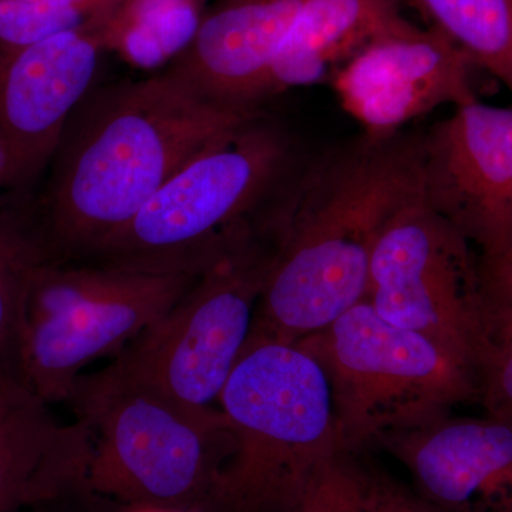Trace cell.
I'll return each instance as SVG.
<instances>
[{"label": "cell", "instance_id": "obj_1", "mask_svg": "<svg viewBox=\"0 0 512 512\" xmlns=\"http://www.w3.org/2000/svg\"><path fill=\"white\" fill-rule=\"evenodd\" d=\"M264 109L205 99L163 72L92 87L33 192L53 264H84L178 171Z\"/></svg>", "mask_w": 512, "mask_h": 512}, {"label": "cell", "instance_id": "obj_2", "mask_svg": "<svg viewBox=\"0 0 512 512\" xmlns=\"http://www.w3.org/2000/svg\"><path fill=\"white\" fill-rule=\"evenodd\" d=\"M421 197V133L362 134L303 157L276 211L274 261L247 345H295L365 301L380 235Z\"/></svg>", "mask_w": 512, "mask_h": 512}, {"label": "cell", "instance_id": "obj_3", "mask_svg": "<svg viewBox=\"0 0 512 512\" xmlns=\"http://www.w3.org/2000/svg\"><path fill=\"white\" fill-rule=\"evenodd\" d=\"M303 157L295 136L264 111L185 165L84 264L201 275L271 231Z\"/></svg>", "mask_w": 512, "mask_h": 512}, {"label": "cell", "instance_id": "obj_4", "mask_svg": "<svg viewBox=\"0 0 512 512\" xmlns=\"http://www.w3.org/2000/svg\"><path fill=\"white\" fill-rule=\"evenodd\" d=\"M92 434L89 487L127 507L205 512L235 451L228 417L104 367L76 380L69 400Z\"/></svg>", "mask_w": 512, "mask_h": 512}, {"label": "cell", "instance_id": "obj_5", "mask_svg": "<svg viewBox=\"0 0 512 512\" xmlns=\"http://www.w3.org/2000/svg\"><path fill=\"white\" fill-rule=\"evenodd\" d=\"M235 451L205 512H293L343 450L322 367L296 345L249 343L220 394Z\"/></svg>", "mask_w": 512, "mask_h": 512}, {"label": "cell", "instance_id": "obj_6", "mask_svg": "<svg viewBox=\"0 0 512 512\" xmlns=\"http://www.w3.org/2000/svg\"><path fill=\"white\" fill-rule=\"evenodd\" d=\"M325 372L343 450L363 453L477 399L473 370L426 336L387 322L362 301L295 343Z\"/></svg>", "mask_w": 512, "mask_h": 512}, {"label": "cell", "instance_id": "obj_7", "mask_svg": "<svg viewBox=\"0 0 512 512\" xmlns=\"http://www.w3.org/2000/svg\"><path fill=\"white\" fill-rule=\"evenodd\" d=\"M200 275L46 264L22 318L25 382L47 404L69 400L84 367L119 355L180 301Z\"/></svg>", "mask_w": 512, "mask_h": 512}, {"label": "cell", "instance_id": "obj_8", "mask_svg": "<svg viewBox=\"0 0 512 512\" xmlns=\"http://www.w3.org/2000/svg\"><path fill=\"white\" fill-rule=\"evenodd\" d=\"M272 237L249 239L205 269L163 318L114 357L111 372L192 406L218 402L251 333L274 261Z\"/></svg>", "mask_w": 512, "mask_h": 512}, {"label": "cell", "instance_id": "obj_9", "mask_svg": "<svg viewBox=\"0 0 512 512\" xmlns=\"http://www.w3.org/2000/svg\"><path fill=\"white\" fill-rule=\"evenodd\" d=\"M365 301L387 322L466 360L480 322V256L423 197L386 225L370 262Z\"/></svg>", "mask_w": 512, "mask_h": 512}, {"label": "cell", "instance_id": "obj_10", "mask_svg": "<svg viewBox=\"0 0 512 512\" xmlns=\"http://www.w3.org/2000/svg\"><path fill=\"white\" fill-rule=\"evenodd\" d=\"M421 190L481 258L512 251L511 107L471 101L421 133Z\"/></svg>", "mask_w": 512, "mask_h": 512}, {"label": "cell", "instance_id": "obj_11", "mask_svg": "<svg viewBox=\"0 0 512 512\" xmlns=\"http://www.w3.org/2000/svg\"><path fill=\"white\" fill-rule=\"evenodd\" d=\"M110 12L28 46L0 45V146L12 191L33 192L93 87Z\"/></svg>", "mask_w": 512, "mask_h": 512}, {"label": "cell", "instance_id": "obj_12", "mask_svg": "<svg viewBox=\"0 0 512 512\" xmlns=\"http://www.w3.org/2000/svg\"><path fill=\"white\" fill-rule=\"evenodd\" d=\"M477 70L440 30L412 25L370 43L332 82L340 106L362 134L387 138L441 106L478 100Z\"/></svg>", "mask_w": 512, "mask_h": 512}, {"label": "cell", "instance_id": "obj_13", "mask_svg": "<svg viewBox=\"0 0 512 512\" xmlns=\"http://www.w3.org/2000/svg\"><path fill=\"white\" fill-rule=\"evenodd\" d=\"M414 491L443 512H512V424L487 416L440 417L377 437Z\"/></svg>", "mask_w": 512, "mask_h": 512}, {"label": "cell", "instance_id": "obj_14", "mask_svg": "<svg viewBox=\"0 0 512 512\" xmlns=\"http://www.w3.org/2000/svg\"><path fill=\"white\" fill-rule=\"evenodd\" d=\"M306 0H215L190 46L165 67L205 99L264 109L272 64Z\"/></svg>", "mask_w": 512, "mask_h": 512}, {"label": "cell", "instance_id": "obj_15", "mask_svg": "<svg viewBox=\"0 0 512 512\" xmlns=\"http://www.w3.org/2000/svg\"><path fill=\"white\" fill-rule=\"evenodd\" d=\"M49 406L23 384L0 380V512L93 495L92 434L80 421L60 423Z\"/></svg>", "mask_w": 512, "mask_h": 512}, {"label": "cell", "instance_id": "obj_16", "mask_svg": "<svg viewBox=\"0 0 512 512\" xmlns=\"http://www.w3.org/2000/svg\"><path fill=\"white\" fill-rule=\"evenodd\" d=\"M402 0H306L272 64L269 99L332 79L370 43L410 28Z\"/></svg>", "mask_w": 512, "mask_h": 512}, {"label": "cell", "instance_id": "obj_17", "mask_svg": "<svg viewBox=\"0 0 512 512\" xmlns=\"http://www.w3.org/2000/svg\"><path fill=\"white\" fill-rule=\"evenodd\" d=\"M33 192L0 194V380L28 387L23 375L22 318L30 282L50 264ZM53 264V262H52ZM29 389V387H28Z\"/></svg>", "mask_w": 512, "mask_h": 512}, {"label": "cell", "instance_id": "obj_18", "mask_svg": "<svg viewBox=\"0 0 512 512\" xmlns=\"http://www.w3.org/2000/svg\"><path fill=\"white\" fill-rule=\"evenodd\" d=\"M207 0H123L104 26V50L141 70L167 67L197 35Z\"/></svg>", "mask_w": 512, "mask_h": 512}, {"label": "cell", "instance_id": "obj_19", "mask_svg": "<svg viewBox=\"0 0 512 512\" xmlns=\"http://www.w3.org/2000/svg\"><path fill=\"white\" fill-rule=\"evenodd\" d=\"M512 94V0H407Z\"/></svg>", "mask_w": 512, "mask_h": 512}, {"label": "cell", "instance_id": "obj_20", "mask_svg": "<svg viewBox=\"0 0 512 512\" xmlns=\"http://www.w3.org/2000/svg\"><path fill=\"white\" fill-rule=\"evenodd\" d=\"M471 370L487 416L512 424V296L484 281Z\"/></svg>", "mask_w": 512, "mask_h": 512}, {"label": "cell", "instance_id": "obj_21", "mask_svg": "<svg viewBox=\"0 0 512 512\" xmlns=\"http://www.w3.org/2000/svg\"><path fill=\"white\" fill-rule=\"evenodd\" d=\"M293 512H362V470L357 453L339 451L326 460Z\"/></svg>", "mask_w": 512, "mask_h": 512}, {"label": "cell", "instance_id": "obj_22", "mask_svg": "<svg viewBox=\"0 0 512 512\" xmlns=\"http://www.w3.org/2000/svg\"><path fill=\"white\" fill-rule=\"evenodd\" d=\"M362 470V512H443L382 467L357 453Z\"/></svg>", "mask_w": 512, "mask_h": 512}, {"label": "cell", "instance_id": "obj_23", "mask_svg": "<svg viewBox=\"0 0 512 512\" xmlns=\"http://www.w3.org/2000/svg\"><path fill=\"white\" fill-rule=\"evenodd\" d=\"M481 278L488 286L512 296V251L495 258H481Z\"/></svg>", "mask_w": 512, "mask_h": 512}, {"label": "cell", "instance_id": "obj_24", "mask_svg": "<svg viewBox=\"0 0 512 512\" xmlns=\"http://www.w3.org/2000/svg\"><path fill=\"white\" fill-rule=\"evenodd\" d=\"M37 2L55 9L66 10V12L79 13L86 18H96L101 13L117 8L123 0H37Z\"/></svg>", "mask_w": 512, "mask_h": 512}, {"label": "cell", "instance_id": "obj_25", "mask_svg": "<svg viewBox=\"0 0 512 512\" xmlns=\"http://www.w3.org/2000/svg\"><path fill=\"white\" fill-rule=\"evenodd\" d=\"M6 191H12V185H10L8 160H6L5 151L0 146V194Z\"/></svg>", "mask_w": 512, "mask_h": 512}, {"label": "cell", "instance_id": "obj_26", "mask_svg": "<svg viewBox=\"0 0 512 512\" xmlns=\"http://www.w3.org/2000/svg\"><path fill=\"white\" fill-rule=\"evenodd\" d=\"M124 512H188L180 510H170V508L160 507H127Z\"/></svg>", "mask_w": 512, "mask_h": 512}]
</instances>
